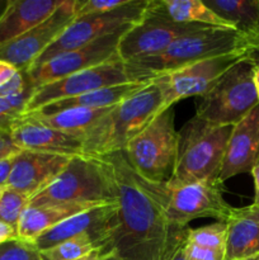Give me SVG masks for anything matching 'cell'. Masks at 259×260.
<instances>
[{
  "label": "cell",
  "instance_id": "cell-20",
  "mask_svg": "<svg viewBox=\"0 0 259 260\" xmlns=\"http://www.w3.org/2000/svg\"><path fill=\"white\" fill-rule=\"evenodd\" d=\"M62 0H9L0 17V47L50 17Z\"/></svg>",
  "mask_w": 259,
  "mask_h": 260
},
{
  "label": "cell",
  "instance_id": "cell-24",
  "mask_svg": "<svg viewBox=\"0 0 259 260\" xmlns=\"http://www.w3.org/2000/svg\"><path fill=\"white\" fill-rule=\"evenodd\" d=\"M234 29L245 36L259 50V0H203Z\"/></svg>",
  "mask_w": 259,
  "mask_h": 260
},
{
  "label": "cell",
  "instance_id": "cell-4",
  "mask_svg": "<svg viewBox=\"0 0 259 260\" xmlns=\"http://www.w3.org/2000/svg\"><path fill=\"white\" fill-rule=\"evenodd\" d=\"M117 202L116 185L102 157L76 155L43 189L29 198L28 206L108 205Z\"/></svg>",
  "mask_w": 259,
  "mask_h": 260
},
{
  "label": "cell",
  "instance_id": "cell-45",
  "mask_svg": "<svg viewBox=\"0 0 259 260\" xmlns=\"http://www.w3.org/2000/svg\"><path fill=\"white\" fill-rule=\"evenodd\" d=\"M113 260H114V259H113Z\"/></svg>",
  "mask_w": 259,
  "mask_h": 260
},
{
  "label": "cell",
  "instance_id": "cell-37",
  "mask_svg": "<svg viewBox=\"0 0 259 260\" xmlns=\"http://www.w3.org/2000/svg\"><path fill=\"white\" fill-rule=\"evenodd\" d=\"M18 231L17 228L0 221V245L8 243V241L17 240Z\"/></svg>",
  "mask_w": 259,
  "mask_h": 260
},
{
  "label": "cell",
  "instance_id": "cell-7",
  "mask_svg": "<svg viewBox=\"0 0 259 260\" xmlns=\"http://www.w3.org/2000/svg\"><path fill=\"white\" fill-rule=\"evenodd\" d=\"M178 141L172 107L157 114L128 142L122 154L141 179L167 183L172 179L177 164Z\"/></svg>",
  "mask_w": 259,
  "mask_h": 260
},
{
  "label": "cell",
  "instance_id": "cell-28",
  "mask_svg": "<svg viewBox=\"0 0 259 260\" xmlns=\"http://www.w3.org/2000/svg\"><path fill=\"white\" fill-rule=\"evenodd\" d=\"M29 197L9 187L0 193V221L17 228L20 217L28 207Z\"/></svg>",
  "mask_w": 259,
  "mask_h": 260
},
{
  "label": "cell",
  "instance_id": "cell-3",
  "mask_svg": "<svg viewBox=\"0 0 259 260\" xmlns=\"http://www.w3.org/2000/svg\"><path fill=\"white\" fill-rule=\"evenodd\" d=\"M254 50L253 43L236 29L208 27L178 38L159 55L126 63L135 81L146 83L206 58Z\"/></svg>",
  "mask_w": 259,
  "mask_h": 260
},
{
  "label": "cell",
  "instance_id": "cell-5",
  "mask_svg": "<svg viewBox=\"0 0 259 260\" xmlns=\"http://www.w3.org/2000/svg\"><path fill=\"white\" fill-rule=\"evenodd\" d=\"M233 126H218L195 116L185 122L178 141V156L170 184L220 180L226 144Z\"/></svg>",
  "mask_w": 259,
  "mask_h": 260
},
{
  "label": "cell",
  "instance_id": "cell-10",
  "mask_svg": "<svg viewBox=\"0 0 259 260\" xmlns=\"http://www.w3.org/2000/svg\"><path fill=\"white\" fill-rule=\"evenodd\" d=\"M126 83L139 81H135L132 78L127 63L119 57H116L98 66L71 74L60 80L51 81L36 88L28 101L24 114L38 111L53 102L74 98L107 86L121 85Z\"/></svg>",
  "mask_w": 259,
  "mask_h": 260
},
{
  "label": "cell",
  "instance_id": "cell-43",
  "mask_svg": "<svg viewBox=\"0 0 259 260\" xmlns=\"http://www.w3.org/2000/svg\"><path fill=\"white\" fill-rule=\"evenodd\" d=\"M244 260H259V256H258V258H251V259H244Z\"/></svg>",
  "mask_w": 259,
  "mask_h": 260
},
{
  "label": "cell",
  "instance_id": "cell-38",
  "mask_svg": "<svg viewBox=\"0 0 259 260\" xmlns=\"http://www.w3.org/2000/svg\"><path fill=\"white\" fill-rule=\"evenodd\" d=\"M254 179V202L253 205L259 207V162L253 168L250 173Z\"/></svg>",
  "mask_w": 259,
  "mask_h": 260
},
{
  "label": "cell",
  "instance_id": "cell-44",
  "mask_svg": "<svg viewBox=\"0 0 259 260\" xmlns=\"http://www.w3.org/2000/svg\"><path fill=\"white\" fill-rule=\"evenodd\" d=\"M2 190H3V188H0V193H2Z\"/></svg>",
  "mask_w": 259,
  "mask_h": 260
},
{
  "label": "cell",
  "instance_id": "cell-34",
  "mask_svg": "<svg viewBox=\"0 0 259 260\" xmlns=\"http://www.w3.org/2000/svg\"><path fill=\"white\" fill-rule=\"evenodd\" d=\"M20 150L13 142L9 131L0 129V159L18 154Z\"/></svg>",
  "mask_w": 259,
  "mask_h": 260
},
{
  "label": "cell",
  "instance_id": "cell-13",
  "mask_svg": "<svg viewBox=\"0 0 259 260\" xmlns=\"http://www.w3.org/2000/svg\"><path fill=\"white\" fill-rule=\"evenodd\" d=\"M203 28L208 27L180 24L151 12L146 7L141 20L122 36L118 43V56L124 62L151 57L167 50L178 38Z\"/></svg>",
  "mask_w": 259,
  "mask_h": 260
},
{
  "label": "cell",
  "instance_id": "cell-33",
  "mask_svg": "<svg viewBox=\"0 0 259 260\" xmlns=\"http://www.w3.org/2000/svg\"><path fill=\"white\" fill-rule=\"evenodd\" d=\"M184 255L187 260H225V251L212 250L184 243Z\"/></svg>",
  "mask_w": 259,
  "mask_h": 260
},
{
  "label": "cell",
  "instance_id": "cell-26",
  "mask_svg": "<svg viewBox=\"0 0 259 260\" xmlns=\"http://www.w3.org/2000/svg\"><path fill=\"white\" fill-rule=\"evenodd\" d=\"M104 245L111 246V243L101 236L84 234V235L68 239L52 248L42 250L41 258L42 260H74L86 255Z\"/></svg>",
  "mask_w": 259,
  "mask_h": 260
},
{
  "label": "cell",
  "instance_id": "cell-11",
  "mask_svg": "<svg viewBox=\"0 0 259 260\" xmlns=\"http://www.w3.org/2000/svg\"><path fill=\"white\" fill-rule=\"evenodd\" d=\"M249 55H253V52L239 51L215 56L157 76L154 80L163 91L164 108H172L177 102L189 96L200 98L205 95L231 66Z\"/></svg>",
  "mask_w": 259,
  "mask_h": 260
},
{
  "label": "cell",
  "instance_id": "cell-18",
  "mask_svg": "<svg viewBox=\"0 0 259 260\" xmlns=\"http://www.w3.org/2000/svg\"><path fill=\"white\" fill-rule=\"evenodd\" d=\"M259 162V104L234 124L226 144L220 182L251 173Z\"/></svg>",
  "mask_w": 259,
  "mask_h": 260
},
{
  "label": "cell",
  "instance_id": "cell-25",
  "mask_svg": "<svg viewBox=\"0 0 259 260\" xmlns=\"http://www.w3.org/2000/svg\"><path fill=\"white\" fill-rule=\"evenodd\" d=\"M111 108H69L55 112V113H27V116L33 117L35 119L40 121L41 123L52 127L55 129L83 136L104 114L108 113Z\"/></svg>",
  "mask_w": 259,
  "mask_h": 260
},
{
  "label": "cell",
  "instance_id": "cell-9",
  "mask_svg": "<svg viewBox=\"0 0 259 260\" xmlns=\"http://www.w3.org/2000/svg\"><path fill=\"white\" fill-rule=\"evenodd\" d=\"M147 3L149 0H130L126 5L111 12L93 13L75 18L30 66L45 63L60 53L88 45L117 30L134 27L144 17Z\"/></svg>",
  "mask_w": 259,
  "mask_h": 260
},
{
  "label": "cell",
  "instance_id": "cell-17",
  "mask_svg": "<svg viewBox=\"0 0 259 260\" xmlns=\"http://www.w3.org/2000/svg\"><path fill=\"white\" fill-rule=\"evenodd\" d=\"M73 156L20 150L14 156L7 187L32 197L52 182Z\"/></svg>",
  "mask_w": 259,
  "mask_h": 260
},
{
  "label": "cell",
  "instance_id": "cell-29",
  "mask_svg": "<svg viewBox=\"0 0 259 260\" xmlns=\"http://www.w3.org/2000/svg\"><path fill=\"white\" fill-rule=\"evenodd\" d=\"M33 90L35 88L29 86L27 90L18 95L7 96V98L0 96V129L10 132L13 124L24 114Z\"/></svg>",
  "mask_w": 259,
  "mask_h": 260
},
{
  "label": "cell",
  "instance_id": "cell-30",
  "mask_svg": "<svg viewBox=\"0 0 259 260\" xmlns=\"http://www.w3.org/2000/svg\"><path fill=\"white\" fill-rule=\"evenodd\" d=\"M30 85L24 71L18 70L10 63L0 61V96L18 95L27 90Z\"/></svg>",
  "mask_w": 259,
  "mask_h": 260
},
{
  "label": "cell",
  "instance_id": "cell-2",
  "mask_svg": "<svg viewBox=\"0 0 259 260\" xmlns=\"http://www.w3.org/2000/svg\"><path fill=\"white\" fill-rule=\"evenodd\" d=\"M164 109L161 89L156 81L151 80L144 89L112 107L83 135V155L104 157L122 152Z\"/></svg>",
  "mask_w": 259,
  "mask_h": 260
},
{
  "label": "cell",
  "instance_id": "cell-8",
  "mask_svg": "<svg viewBox=\"0 0 259 260\" xmlns=\"http://www.w3.org/2000/svg\"><path fill=\"white\" fill-rule=\"evenodd\" d=\"M258 61L249 55L231 66L197 102L196 116L218 126H234L258 106L254 71Z\"/></svg>",
  "mask_w": 259,
  "mask_h": 260
},
{
  "label": "cell",
  "instance_id": "cell-23",
  "mask_svg": "<svg viewBox=\"0 0 259 260\" xmlns=\"http://www.w3.org/2000/svg\"><path fill=\"white\" fill-rule=\"evenodd\" d=\"M146 83H126L121 85L107 86V88L98 89V90L90 91V93L81 94V95L74 96V98L62 99V101L53 102L42 107L38 111L32 113H55V112L63 111L69 108H90V109H101V108H111L117 106L128 96L134 95L135 93L144 89L149 84Z\"/></svg>",
  "mask_w": 259,
  "mask_h": 260
},
{
  "label": "cell",
  "instance_id": "cell-27",
  "mask_svg": "<svg viewBox=\"0 0 259 260\" xmlns=\"http://www.w3.org/2000/svg\"><path fill=\"white\" fill-rule=\"evenodd\" d=\"M226 236H228V226L226 222H220V221L202 228H188L185 231L187 243L212 250L225 251Z\"/></svg>",
  "mask_w": 259,
  "mask_h": 260
},
{
  "label": "cell",
  "instance_id": "cell-19",
  "mask_svg": "<svg viewBox=\"0 0 259 260\" xmlns=\"http://www.w3.org/2000/svg\"><path fill=\"white\" fill-rule=\"evenodd\" d=\"M225 260H244L259 256V207L253 205L233 208L226 220Z\"/></svg>",
  "mask_w": 259,
  "mask_h": 260
},
{
  "label": "cell",
  "instance_id": "cell-16",
  "mask_svg": "<svg viewBox=\"0 0 259 260\" xmlns=\"http://www.w3.org/2000/svg\"><path fill=\"white\" fill-rule=\"evenodd\" d=\"M13 142L19 150L76 156L83 155V136L55 129L33 117L23 114L10 128Z\"/></svg>",
  "mask_w": 259,
  "mask_h": 260
},
{
  "label": "cell",
  "instance_id": "cell-12",
  "mask_svg": "<svg viewBox=\"0 0 259 260\" xmlns=\"http://www.w3.org/2000/svg\"><path fill=\"white\" fill-rule=\"evenodd\" d=\"M127 29L117 30L88 45L60 53L45 63L30 66L24 71L28 83L36 89L43 84L60 80L71 74L94 68L119 57L118 43Z\"/></svg>",
  "mask_w": 259,
  "mask_h": 260
},
{
  "label": "cell",
  "instance_id": "cell-42",
  "mask_svg": "<svg viewBox=\"0 0 259 260\" xmlns=\"http://www.w3.org/2000/svg\"><path fill=\"white\" fill-rule=\"evenodd\" d=\"M253 56H254V57H255V60L258 61V62H259V50H256L255 52L253 53Z\"/></svg>",
  "mask_w": 259,
  "mask_h": 260
},
{
  "label": "cell",
  "instance_id": "cell-22",
  "mask_svg": "<svg viewBox=\"0 0 259 260\" xmlns=\"http://www.w3.org/2000/svg\"><path fill=\"white\" fill-rule=\"evenodd\" d=\"M147 9L180 24L233 28L211 10L203 0H149Z\"/></svg>",
  "mask_w": 259,
  "mask_h": 260
},
{
  "label": "cell",
  "instance_id": "cell-41",
  "mask_svg": "<svg viewBox=\"0 0 259 260\" xmlns=\"http://www.w3.org/2000/svg\"><path fill=\"white\" fill-rule=\"evenodd\" d=\"M8 4H9V0H0V17H2L3 13L5 12Z\"/></svg>",
  "mask_w": 259,
  "mask_h": 260
},
{
  "label": "cell",
  "instance_id": "cell-1",
  "mask_svg": "<svg viewBox=\"0 0 259 260\" xmlns=\"http://www.w3.org/2000/svg\"><path fill=\"white\" fill-rule=\"evenodd\" d=\"M108 164L117 193V225L111 238L114 260H167L185 239L187 229L169 221L140 185L122 152L102 157Z\"/></svg>",
  "mask_w": 259,
  "mask_h": 260
},
{
  "label": "cell",
  "instance_id": "cell-32",
  "mask_svg": "<svg viewBox=\"0 0 259 260\" xmlns=\"http://www.w3.org/2000/svg\"><path fill=\"white\" fill-rule=\"evenodd\" d=\"M130 0H78L76 18L93 13H106L126 5Z\"/></svg>",
  "mask_w": 259,
  "mask_h": 260
},
{
  "label": "cell",
  "instance_id": "cell-40",
  "mask_svg": "<svg viewBox=\"0 0 259 260\" xmlns=\"http://www.w3.org/2000/svg\"><path fill=\"white\" fill-rule=\"evenodd\" d=\"M254 85H255L256 95H258V101H259V62L258 65H256L255 71H254Z\"/></svg>",
  "mask_w": 259,
  "mask_h": 260
},
{
  "label": "cell",
  "instance_id": "cell-35",
  "mask_svg": "<svg viewBox=\"0 0 259 260\" xmlns=\"http://www.w3.org/2000/svg\"><path fill=\"white\" fill-rule=\"evenodd\" d=\"M114 259V253L112 250V248L109 245L101 246V248L95 249L91 253L86 254V255L80 256L78 259L74 260H113Z\"/></svg>",
  "mask_w": 259,
  "mask_h": 260
},
{
  "label": "cell",
  "instance_id": "cell-15",
  "mask_svg": "<svg viewBox=\"0 0 259 260\" xmlns=\"http://www.w3.org/2000/svg\"><path fill=\"white\" fill-rule=\"evenodd\" d=\"M117 215H118L117 202L88 208L84 212L78 213L43 233L32 244L38 250L42 251L68 239L84 234L101 236L111 243L112 234L117 225Z\"/></svg>",
  "mask_w": 259,
  "mask_h": 260
},
{
  "label": "cell",
  "instance_id": "cell-21",
  "mask_svg": "<svg viewBox=\"0 0 259 260\" xmlns=\"http://www.w3.org/2000/svg\"><path fill=\"white\" fill-rule=\"evenodd\" d=\"M91 207H95V206L46 205L36 206V207L28 206L18 222V239L33 243L38 236L42 235L47 230Z\"/></svg>",
  "mask_w": 259,
  "mask_h": 260
},
{
  "label": "cell",
  "instance_id": "cell-6",
  "mask_svg": "<svg viewBox=\"0 0 259 260\" xmlns=\"http://www.w3.org/2000/svg\"><path fill=\"white\" fill-rule=\"evenodd\" d=\"M136 178L170 222L178 228L187 229L190 221L203 217L226 222L234 208L223 197V183L220 180L170 184L146 182L139 175Z\"/></svg>",
  "mask_w": 259,
  "mask_h": 260
},
{
  "label": "cell",
  "instance_id": "cell-14",
  "mask_svg": "<svg viewBox=\"0 0 259 260\" xmlns=\"http://www.w3.org/2000/svg\"><path fill=\"white\" fill-rule=\"evenodd\" d=\"M78 0H62L55 12L17 40L0 47V61L25 71L76 18Z\"/></svg>",
  "mask_w": 259,
  "mask_h": 260
},
{
  "label": "cell",
  "instance_id": "cell-31",
  "mask_svg": "<svg viewBox=\"0 0 259 260\" xmlns=\"http://www.w3.org/2000/svg\"><path fill=\"white\" fill-rule=\"evenodd\" d=\"M0 260H42L41 251L29 241H8L0 245Z\"/></svg>",
  "mask_w": 259,
  "mask_h": 260
},
{
  "label": "cell",
  "instance_id": "cell-36",
  "mask_svg": "<svg viewBox=\"0 0 259 260\" xmlns=\"http://www.w3.org/2000/svg\"><path fill=\"white\" fill-rule=\"evenodd\" d=\"M15 155L2 157V159H0V188L7 187L8 180H9V177H10V173H12V168H13V162H14Z\"/></svg>",
  "mask_w": 259,
  "mask_h": 260
},
{
  "label": "cell",
  "instance_id": "cell-39",
  "mask_svg": "<svg viewBox=\"0 0 259 260\" xmlns=\"http://www.w3.org/2000/svg\"><path fill=\"white\" fill-rule=\"evenodd\" d=\"M184 243L185 239L174 249V250H173V253L168 256L167 260H187L184 255Z\"/></svg>",
  "mask_w": 259,
  "mask_h": 260
}]
</instances>
